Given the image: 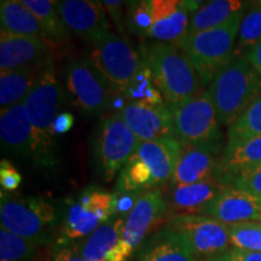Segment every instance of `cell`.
Segmentation results:
<instances>
[{"label": "cell", "mask_w": 261, "mask_h": 261, "mask_svg": "<svg viewBox=\"0 0 261 261\" xmlns=\"http://www.w3.org/2000/svg\"><path fill=\"white\" fill-rule=\"evenodd\" d=\"M24 109L33 129L32 161L37 167L50 169L58 165V148L54 122L65 104L54 62H50L32 92L24 100Z\"/></svg>", "instance_id": "6da1fadb"}, {"label": "cell", "mask_w": 261, "mask_h": 261, "mask_svg": "<svg viewBox=\"0 0 261 261\" xmlns=\"http://www.w3.org/2000/svg\"><path fill=\"white\" fill-rule=\"evenodd\" d=\"M140 52L168 109L204 92L197 71L180 46L158 41L142 47Z\"/></svg>", "instance_id": "7a4b0ae2"}, {"label": "cell", "mask_w": 261, "mask_h": 261, "mask_svg": "<svg viewBox=\"0 0 261 261\" xmlns=\"http://www.w3.org/2000/svg\"><path fill=\"white\" fill-rule=\"evenodd\" d=\"M218 121L228 127L261 96V77L246 58L233 57L208 87Z\"/></svg>", "instance_id": "3957f363"}, {"label": "cell", "mask_w": 261, "mask_h": 261, "mask_svg": "<svg viewBox=\"0 0 261 261\" xmlns=\"http://www.w3.org/2000/svg\"><path fill=\"white\" fill-rule=\"evenodd\" d=\"M243 14L219 28L197 33L184 39L179 46L187 52L203 87L233 58L234 46Z\"/></svg>", "instance_id": "277c9868"}, {"label": "cell", "mask_w": 261, "mask_h": 261, "mask_svg": "<svg viewBox=\"0 0 261 261\" xmlns=\"http://www.w3.org/2000/svg\"><path fill=\"white\" fill-rule=\"evenodd\" d=\"M58 221V211L41 197H21L2 190V227L18 236L47 241V233Z\"/></svg>", "instance_id": "5b68a950"}, {"label": "cell", "mask_w": 261, "mask_h": 261, "mask_svg": "<svg viewBox=\"0 0 261 261\" xmlns=\"http://www.w3.org/2000/svg\"><path fill=\"white\" fill-rule=\"evenodd\" d=\"M140 142L119 114L114 113L99 123L94 135L93 160L100 177L113 181L128 160L136 154Z\"/></svg>", "instance_id": "8992f818"}, {"label": "cell", "mask_w": 261, "mask_h": 261, "mask_svg": "<svg viewBox=\"0 0 261 261\" xmlns=\"http://www.w3.org/2000/svg\"><path fill=\"white\" fill-rule=\"evenodd\" d=\"M65 87L75 108L92 117L108 112L115 94L119 93L86 58H76L68 63Z\"/></svg>", "instance_id": "52a82bcc"}, {"label": "cell", "mask_w": 261, "mask_h": 261, "mask_svg": "<svg viewBox=\"0 0 261 261\" xmlns=\"http://www.w3.org/2000/svg\"><path fill=\"white\" fill-rule=\"evenodd\" d=\"M174 136L182 145L221 146L220 123L208 91L180 106L169 108Z\"/></svg>", "instance_id": "ba28073f"}, {"label": "cell", "mask_w": 261, "mask_h": 261, "mask_svg": "<svg viewBox=\"0 0 261 261\" xmlns=\"http://www.w3.org/2000/svg\"><path fill=\"white\" fill-rule=\"evenodd\" d=\"M90 61L114 90L121 94L143 64L144 57L125 38L108 33L93 44Z\"/></svg>", "instance_id": "9c48e42d"}, {"label": "cell", "mask_w": 261, "mask_h": 261, "mask_svg": "<svg viewBox=\"0 0 261 261\" xmlns=\"http://www.w3.org/2000/svg\"><path fill=\"white\" fill-rule=\"evenodd\" d=\"M166 227L187 242L195 256L215 257L227 252L230 246L228 225L202 214H174L168 217Z\"/></svg>", "instance_id": "30bf717a"}, {"label": "cell", "mask_w": 261, "mask_h": 261, "mask_svg": "<svg viewBox=\"0 0 261 261\" xmlns=\"http://www.w3.org/2000/svg\"><path fill=\"white\" fill-rule=\"evenodd\" d=\"M58 12L70 33L91 44L110 33L102 2L64 0L58 2Z\"/></svg>", "instance_id": "8fae6325"}, {"label": "cell", "mask_w": 261, "mask_h": 261, "mask_svg": "<svg viewBox=\"0 0 261 261\" xmlns=\"http://www.w3.org/2000/svg\"><path fill=\"white\" fill-rule=\"evenodd\" d=\"M200 214L226 225L261 221V195L226 187Z\"/></svg>", "instance_id": "7c38bea8"}, {"label": "cell", "mask_w": 261, "mask_h": 261, "mask_svg": "<svg viewBox=\"0 0 261 261\" xmlns=\"http://www.w3.org/2000/svg\"><path fill=\"white\" fill-rule=\"evenodd\" d=\"M169 211L162 190L154 189L140 196L135 208L125 217L123 240L133 249H137L144 242L145 237Z\"/></svg>", "instance_id": "4fadbf2b"}, {"label": "cell", "mask_w": 261, "mask_h": 261, "mask_svg": "<svg viewBox=\"0 0 261 261\" xmlns=\"http://www.w3.org/2000/svg\"><path fill=\"white\" fill-rule=\"evenodd\" d=\"M119 114L140 143L174 136L172 114L166 104L127 103Z\"/></svg>", "instance_id": "5bb4252c"}, {"label": "cell", "mask_w": 261, "mask_h": 261, "mask_svg": "<svg viewBox=\"0 0 261 261\" xmlns=\"http://www.w3.org/2000/svg\"><path fill=\"white\" fill-rule=\"evenodd\" d=\"M45 39L0 33V73L50 63Z\"/></svg>", "instance_id": "9a60e30c"}, {"label": "cell", "mask_w": 261, "mask_h": 261, "mask_svg": "<svg viewBox=\"0 0 261 261\" xmlns=\"http://www.w3.org/2000/svg\"><path fill=\"white\" fill-rule=\"evenodd\" d=\"M192 11L182 0H152V27L150 39L180 45L188 37Z\"/></svg>", "instance_id": "2e32d148"}, {"label": "cell", "mask_w": 261, "mask_h": 261, "mask_svg": "<svg viewBox=\"0 0 261 261\" xmlns=\"http://www.w3.org/2000/svg\"><path fill=\"white\" fill-rule=\"evenodd\" d=\"M221 146L182 145L171 185H189L215 177Z\"/></svg>", "instance_id": "e0dca14e"}, {"label": "cell", "mask_w": 261, "mask_h": 261, "mask_svg": "<svg viewBox=\"0 0 261 261\" xmlns=\"http://www.w3.org/2000/svg\"><path fill=\"white\" fill-rule=\"evenodd\" d=\"M0 140L3 151L16 158L32 159L33 129L24 103L0 112Z\"/></svg>", "instance_id": "ac0fdd59"}, {"label": "cell", "mask_w": 261, "mask_h": 261, "mask_svg": "<svg viewBox=\"0 0 261 261\" xmlns=\"http://www.w3.org/2000/svg\"><path fill=\"white\" fill-rule=\"evenodd\" d=\"M181 150L182 144L175 137L140 143L136 154L149 166L155 188L171 181Z\"/></svg>", "instance_id": "d6986e66"}, {"label": "cell", "mask_w": 261, "mask_h": 261, "mask_svg": "<svg viewBox=\"0 0 261 261\" xmlns=\"http://www.w3.org/2000/svg\"><path fill=\"white\" fill-rule=\"evenodd\" d=\"M226 185L220 182L215 177L203 181L189 185H172V189L166 192L169 210L173 212H184L187 214H198L220 194Z\"/></svg>", "instance_id": "ffe728a7"}, {"label": "cell", "mask_w": 261, "mask_h": 261, "mask_svg": "<svg viewBox=\"0 0 261 261\" xmlns=\"http://www.w3.org/2000/svg\"><path fill=\"white\" fill-rule=\"evenodd\" d=\"M136 261H195V255L178 233L165 226L142 246Z\"/></svg>", "instance_id": "44dd1931"}, {"label": "cell", "mask_w": 261, "mask_h": 261, "mask_svg": "<svg viewBox=\"0 0 261 261\" xmlns=\"http://www.w3.org/2000/svg\"><path fill=\"white\" fill-rule=\"evenodd\" d=\"M125 218L113 217L77 244V250L87 261H106L123 236Z\"/></svg>", "instance_id": "7402d4cb"}, {"label": "cell", "mask_w": 261, "mask_h": 261, "mask_svg": "<svg viewBox=\"0 0 261 261\" xmlns=\"http://www.w3.org/2000/svg\"><path fill=\"white\" fill-rule=\"evenodd\" d=\"M261 165V136L226 144L219 160L215 178L220 182L242 169Z\"/></svg>", "instance_id": "603a6c76"}, {"label": "cell", "mask_w": 261, "mask_h": 261, "mask_svg": "<svg viewBox=\"0 0 261 261\" xmlns=\"http://www.w3.org/2000/svg\"><path fill=\"white\" fill-rule=\"evenodd\" d=\"M246 6L247 3L240 0H213L203 3L191 16L188 37L228 23L237 15L243 14Z\"/></svg>", "instance_id": "cb8c5ba5"}, {"label": "cell", "mask_w": 261, "mask_h": 261, "mask_svg": "<svg viewBox=\"0 0 261 261\" xmlns=\"http://www.w3.org/2000/svg\"><path fill=\"white\" fill-rule=\"evenodd\" d=\"M47 64L0 73V107L2 109H8L16 104L23 103L28 94L38 84Z\"/></svg>", "instance_id": "d4e9b609"}, {"label": "cell", "mask_w": 261, "mask_h": 261, "mask_svg": "<svg viewBox=\"0 0 261 261\" xmlns=\"http://www.w3.org/2000/svg\"><path fill=\"white\" fill-rule=\"evenodd\" d=\"M0 24H2L0 33L21 35V37L47 38L39 19L23 4L22 0H2Z\"/></svg>", "instance_id": "484cf974"}, {"label": "cell", "mask_w": 261, "mask_h": 261, "mask_svg": "<svg viewBox=\"0 0 261 261\" xmlns=\"http://www.w3.org/2000/svg\"><path fill=\"white\" fill-rule=\"evenodd\" d=\"M106 221L108 220L104 219L90 204L85 203L77 197L68 205L62 231L67 240H84Z\"/></svg>", "instance_id": "4316f807"}, {"label": "cell", "mask_w": 261, "mask_h": 261, "mask_svg": "<svg viewBox=\"0 0 261 261\" xmlns=\"http://www.w3.org/2000/svg\"><path fill=\"white\" fill-rule=\"evenodd\" d=\"M22 2L39 19L47 38L61 44L69 40L70 31L64 24L58 12V2H52V0H22Z\"/></svg>", "instance_id": "83f0119b"}, {"label": "cell", "mask_w": 261, "mask_h": 261, "mask_svg": "<svg viewBox=\"0 0 261 261\" xmlns=\"http://www.w3.org/2000/svg\"><path fill=\"white\" fill-rule=\"evenodd\" d=\"M127 103L149 104V106H163L165 100L161 92L156 87L151 70L144 60L125 91L121 93Z\"/></svg>", "instance_id": "f1b7e54d"}, {"label": "cell", "mask_w": 261, "mask_h": 261, "mask_svg": "<svg viewBox=\"0 0 261 261\" xmlns=\"http://www.w3.org/2000/svg\"><path fill=\"white\" fill-rule=\"evenodd\" d=\"M46 242L18 236L6 228H0V261H31L39 248Z\"/></svg>", "instance_id": "f546056e"}, {"label": "cell", "mask_w": 261, "mask_h": 261, "mask_svg": "<svg viewBox=\"0 0 261 261\" xmlns=\"http://www.w3.org/2000/svg\"><path fill=\"white\" fill-rule=\"evenodd\" d=\"M155 188L149 166L135 154L120 172L115 190L146 192Z\"/></svg>", "instance_id": "4dcf8cb0"}, {"label": "cell", "mask_w": 261, "mask_h": 261, "mask_svg": "<svg viewBox=\"0 0 261 261\" xmlns=\"http://www.w3.org/2000/svg\"><path fill=\"white\" fill-rule=\"evenodd\" d=\"M261 41V3L253 5L246 14L238 31L233 57L246 58Z\"/></svg>", "instance_id": "1f68e13d"}, {"label": "cell", "mask_w": 261, "mask_h": 261, "mask_svg": "<svg viewBox=\"0 0 261 261\" xmlns=\"http://www.w3.org/2000/svg\"><path fill=\"white\" fill-rule=\"evenodd\" d=\"M261 136V96L228 128L227 144Z\"/></svg>", "instance_id": "d6a6232c"}, {"label": "cell", "mask_w": 261, "mask_h": 261, "mask_svg": "<svg viewBox=\"0 0 261 261\" xmlns=\"http://www.w3.org/2000/svg\"><path fill=\"white\" fill-rule=\"evenodd\" d=\"M152 0L128 2L125 11V25L139 37H149L152 27Z\"/></svg>", "instance_id": "836d02e7"}, {"label": "cell", "mask_w": 261, "mask_h": 261, "mask_svg": "<svg viewBox=\"0 0 261 261\" xmlns=\"http://www.w3.org/2000/svg\"><path fill=\"white\" fill-rule=\"evenodd\" d=\"M230 244L233 249L261 252V221H244L228 225Z\"/></svg>", "instance_id": "e575fe53"}, {"label": "cell", "mask_w": 261, "mask_h": 261, "mask_svg": "<svg viewBox=\"0 0 261 261\" xmlns=\"http://www.w3.org/2000/svg\"><path fill=\"white\" fill-rule=\"evenodd\" d=\"M224 185L261 195V165L254 166L225 178Z\"/></svg>", "instance_id": "d590c367"}, {"label": "cell", "mask_w": 261, "mask_h": 261, "mask_svg": "<svg viewBox=\"0 0 261 261\" xmlns=\"http://www.w3.org/2000/svg\"><path fill=\"white\" fill-rule=\"evenodd\" d=\"M144 192L136 191H121L115 190L113 192V213L114 217H122L126 214L128 215L130 211L135 208V205Z\"/></svg>", "instance_id": "8d00e7d4"}, {"label": "cell", "mask_w": 261, "mask_h": 261, "mask_svg": "<svg viewBox=\"0 0 261 261\" xmlns=\"http://www.w3.org/2000/svg\"><path fill=\"white\" fill-rule=\"evenodd\" d=\"M22 182V175L8 160H2L0 162V185L2 190L12 192L18 189Z\"/></svg>", "instance_id": "74e56055"}, {"label": "cell", "mask_w": 261, "mask_h": 261, "mask_svg": "<svg viewBox=\"0 0 261 261\" xmlns=\"http://www.w3.org/2000/svg\"><path fill=\"white\" fill-rule=\"evenodd\" d=\"M126 4L127 3L120 2V0H117V2H110V0L102 2V5L107 10L108 14L110 15L115 27L122 34L125 33V12L122 10L123 8H126Z\"/></svg>", "instance_id": "f35d334b"}, {"label": "cell", "mask_w": 261, "mask_h": 261, "mask_svg": "<svg viewBox=\"0 0 261 261\" xmlns=\"http://www.w3.org/2000/svg\"><path fill=\"white\" fill-rule=\"evenodd\" d=\"M52 261H87L81 256L76 246L70 244H62L55 250Z\"/></svg>", "instance_id": "ab89813d"}, {"label": "cell", "mask_w": 261, "mask_h": 261, "mask_svg": "<svg viewBox=\"0 0 261 261\" xmlns=\"http://www.w3.org/2000/svg\"><path fill=\"white\" fill-rule=\"evenodd\" d=\"M74 126V116L69 112H61L56 116L54 122V133L55 136L64 135V133L69 132Z\"/></svg>", "instance_id": "60d3db41"}, {"label": "cell", "mask_w": 261, "mask_h": 261, "mask_svg": "<svg viewBox=\"0 0 261 261\" xmlns=\"http://www.w3.org/2000/svg\"><path fill=\"white\" fill-rule=\"evenodd\" d=\"M135 249L129 246L128 243L123 240V237L120 240V242L116 244L115 248L109 253L106 261H127L132 255Z\"/></svg>", "instance_id": "b9f144b4"}, {"label": "cell", "mask_w": 261, "mask_h": 261, "mask_svg": "<svg viewBox=\"0 0 261 261\" xmlns=\"http://www.w3.org/2000/svg\"><path fill=\"white\" fill-rule=\"evenodd\" d=\"M228 261H261V252H246V250L231 249L224 254Z\"/></svg>", "instance_id": "7bdbcfd3"}, {"label": "cell", "mask_w": 261, "mask_h": 261, "mask_svg": "<svg viewBox=\"0 0 261 261\" xmlns=\"http://www.w3.org/2000/svg\"><path fill=\"white\" fill-rule=\"evenodd\" d=\"M247 61L249 62L250 65L254 68V70H255L261 77V41L253 48L252 52L248 55Z\"/></svg>", "instance_id": "ee69618b"}, {"label": "cell", "mask_w": 261, "mask_h": 261, "mask_svg": "<svg viewBox=\"0 0 261 261\" xmlns=\"http://www.w3.org/2000/svg\"><path fill=\"white\" fill-rule=\"evenodd\" d=\"M207 261H228L226 257L223 255H219V256H215V257H211V259H207Z\"/></svg>", "instance_id": "f6af8a7d"}]
</instances>
